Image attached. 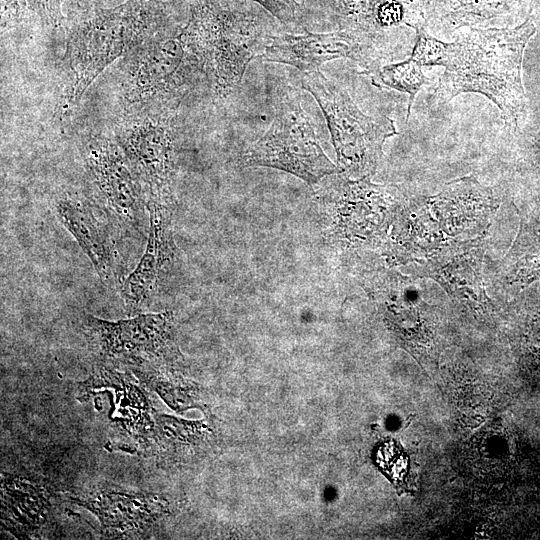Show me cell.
<instances>
[{
  "mask_svg": "<svg viewBox=\"0 0 540 540\" xmlns=\"http://www.w3.org/2000/svg\"><path fill=\"white\" fill-rule=\"evenodd\" d=\"M535 32L527 18L513 28H472L451 42L435 89L438 103L447 104L461 93L482 94L498 107L507 126L521 127L528 112L523 55Z\"/></svg>",
  "mask_w": 540,
  "mask_h": 540,
  "instance_id": "1",
  "label": "cell"
},
{
  "mask_svg": "<svg viewBox=\"0 0 540 540\" xmlns=\"http://www.w3.org/2000/svg\"><path fill=\"white\" fill-rule=\"evenodd\" d=\"M167 26L163 0H126L73 27L64 55L68 78L62 109L70 111L112 62Z\"/></svg>",
  "mask_w": 540,
  "mask_h": 540,
  "instance_id": "2",
  "label": "cell"
},
{
  "mask_svg": "<svg viewBox=\"0 0 540 540\" xmlns=\"http://www.w3.org/2000/svg\"><path fill=\"white\" fill-rule=\"evenodd\" d=\"M301 83L324 114L341 173L351 179L370 178L386 139L398 133L394 121L363 113L348 92L320 70L303 73Z\"/></svg>",
  "mask_w": 540,
  "mask_h": 540,
  "instance_id": "3",
  "label": "cell"
},
{
  "mask_svg": "<svg viewBox=\"0 0 540 540\" xmlns=\"http://www.w3.org/2000/svg\"><path fill=\"white\" fill-rule=\"evenodd\" d=\"M122 94L126 107H179L204 69L182 30H165L124 56Z\"/></svg>",
  "mask_w": 540,
  "mask_h": 540,
  "instance_id": "4",
  "label": "cell"
},
{
  "mask_svg": "<svg viewBox=\"0 0 540 540\" xmlns=\"http://www.w3.org/2000/svg\"><path fill=\"white\" fill-rule=\"evenodd\" d=\"M115 141L138 181L145 202L173 205L174 128L178 107H125Z\"/></svg>",
  "mask_w": 540,
  "mask_h": 540,
  "instance_id": "5",
  "label": "cell"
},
{
  "mask_svg": "<svg viewBox=\"0 0 540 540\" xmlns=\"http://www.w3.org/2000/svg\"><path fill=\"white\" fill-rule=\"evenodd\" d=\"M181 30L212 90L222 97L237 88L248 64L269 44L252 26L210 4L195 7Z\"/></svg>",
  "mask_w": 540,
  "mask_h": 540,
  "instance_id": "6",
  "label": "cell"
},
{
  "mask_svg": "<svg viewBox=\"0 0 540 540\" xmlns=\"http://www.w3.org/2000/svg\"><path fill=\"white\" fill-rule=\"evenodd\" d=\"M242 161L288 172L310 186L341 172L323 151L310 117L292 97L277 105L270 127L244 151Z\"/></svg>",
  "mask_w": 540,
  "mask_h": 540,
  "instance_id": "7",
  "label": "cell"
},
{
  "mask_svg": "<svg viewBox=\"0 0 540 540\" xmlns=\"http://www.w3.org/2000/svg\"><path fill=\"white\" fill-rule=\"evenodd\" d=\"M380 34L344 29L327 33L275 36L261 58L267 62L293 66L303 73L319 70L335 59H348L370 76L382 67L386 58Z\"/></svg>",
  "mask_w": 540,
  "mask_h": 540,
  "instance_id": "8",
  "label": "cell"
},
{
  "mask_svg": "<svg viewBox=\"0 0 540 540\" xmlns=\"http://www.w3.org/2000/svg\"><path fill=\"white\" fill-rule=\"evenodd\" d=\"M84 325L93 349L107 362L132 367L164 365L174 354L170 312L138 314L118 321L87 315Z\"/></svg>",
  "mask_w": 540,
  "mask_h": 540,
  "instance_id": "9",
  "label": "cell"
},
{
  "mask_svg": "<svg viewBox=\"0 0 540 540\" xmlns=\"http://www.w3.org/2000/svg\"><path fill=\"white\" fill-rule=\"evenodd\" d=\"M84 161L93 194L109 217L122 227L139 229L145 198L116 141L92 137L84 148Z\"/></svg>",
  "mask_w": 540,
  "mask_h": 540,
  "instance_id": "10",
  "label": "cell"
},
{
  "mask_svg": "<svg viewBox=\"0 0 540 540\" xmlns=\"http://www.w3.org/2000/svg\"><path fill=\"white\" fill-rule=\"evenodd\" d=\"M416 278L386 271L379 275L372 295L405 348L418 359H433L434 307L423 299Z\"/></svg>",
  "mask_w": 540,
  "mask_h": 540,
  "instance_id": "11",
  "label": "cell"
},
{
  "mask_svg": "<svg viewBox=\"0 0 540 540\" xmlns=\"http://www.w3.org/2000/svg\"><path fill=\"white\" fill-rule=\"evenodd\" d=\"M483 238L451 241L416 263L414 275L430 278L464 307L488 314L491 301L483 278Z\"/></svg>",
  "mask_w": 540,
  "mask_h": 540,
  "instance_id": "12",
  "label": "cell"
},
{
  "mask_svg": "<svg viewBox=\"0 0 540 540\" xmlns=\"http://www.w3.org/2000/svg\"><path fill=\"white\" fill-rule=\"evenodd\" d=\"M148 240L135 269L124 279L120 294L130 311L141 309L155 296L175 257L172 205L148 202Z\"/></svg>",
  "mask_w": 540,
  "mask_h": 540,
  "instance_id": "13",
  "label": "cell"
},
{
  "mask_svg": "<svg viewBox=\"0 0 540 540\" xmlns=\"http://www.w3.org/2000/svg\"><path fill=\"white\" fill-rule=\"evenodd\" d=\"M60 222L75 238L107 286L118 281V256L108 225L91 206L75 198H62L56 204Z\"/></svg>",
  "mask_w": 540,
  "mask_h": 540,
  "instance_id": "14",
  "label": "cell"
},
{
  "mask_svg": "<svg viewBox=\"0 0 540 540\" xmlns=\"http://www.w3.org/2000/svg\"><path fill=\"white\" fill-rule=\"evenodd\" d=\"M433 0H341L350 30L382 35V31L408 26H427Z\"/></svg>",
  "mask_w": 540,
  "mask_h": 540,
  "instance_id": "15",
  "label": "cell"
},
{
  "mask_svg": "<svg viewBox=\"0 0 540 540\" xmlns=\"http://www.w3.org/2000/svg\"><path fill=\"white\" fill-rule=\"evenodd\" d=\"M499 274L504 286L518 290L540 279V202L521 214L518 233Z\"/></svg>",
  "mask_w": 540,
  "mask_h": 540,
  "instance_id": "16",
  "label": "cell"
},
{
  "mask_svg": "<svg viewBox=\"0 0 540 540\" xmlns=\"http://www.w3.org/2000/svg\"><path fill=\"white\" fill-rule=\"evenodd\" d=\"M525 0H433L429 20L445 31L471 27L511 13ZM427 22V24H428Z\"/></svg>",
  "mask_w": 540,
  "mask_h": 540,
  "instance_id": "17",
  "label": "cell"
},
{
  "mask_svg": "<svg viewBox=\"0 0 540 540\" xmlns=\"http://www.w3.org/2000/svg\"><path fill=\"white\" fill-rule=\"evenodd\" d=\"M145 497L107 494L87 505L99 515L108 529H138L157 517V506L148 505Z\"/></svg>",
  "mask_w": 540,
  "mask_h": 540,
  "instance_id": "18",
  "label": "cell"
},
{
  "mask_svg": "<svg viewBox=\"0 0 540 540\" xmlns=\"http://www.w3.org/2000/svg\"><path fill=\"white\" fill-rule=\"evenodd\" d=\"M421 67L415 60L409 58L402 62L384 65L370 75L373 85L408 94L406 122L410 117L412 105L418 92L425 84L429 83V79L424 75Z\"/></svg>",
  "mask_w": 540,
  "mask_h": 540,
  "instance_id": "19",
  "label": "cell"
},
{
  "mask_svg": "<svg viewBox=\"0 0 540 540\" xmlns=\"http://www.w3.org/2000/svg\"><path fill=\"white\" fill-rule=\"evenodd\" d=\"M416 40L410 58L420 66H445L449 56L450 43L431 36L426 28L415 30Z\"/></svg>",
  "mask_w": 540,
  "mask_h": 540,
  "instance_id": "20",
  "label": "cell"
},
{
  "mask_svg": "<svg viewBox=\"0 0 540 540\" xmlns=\"http://www.w3.org/2000/svg\"><path fill=\"white\" fill-rule=\"evenodd\" d=\"M18 8L35 13L41 21L52 27H59L63 21L62 6L65 0H12Z\"/></svg>",
  "mask_w": 540,
  "mask_h": 540,
  "instance_id": "21",
  "label": "cell"
},
{
  "mask_svg": "<svg viewBox=\"0 0 540 540\" xmlns=\"http://www.w3.org/2000/svg\"><path fill=\"white\" fill-rule=\"evenodd\" d=\"M525 340L528 348L540 354V309L531 318Z\"/></svg>",
  "mask_w": 540,
  "mask_h": 540,
  "instance_id": "22",
  "label": "cell"
},
{
  "mask_svg": "<svg viewBox=\"0 0 540 540\" xmlns=\"http://www.w3.org/2000/svg\"><path fill=\"white\" fill-rule=\"evenodd\" d=\"M264 5L271 13L282 21H289L292 17L291 9L282 0H256Z\"/></svg>",
  "mask_w": 540,
  "mask_h": 540,
  "instance_id": "23",
  "label": "cell"
},
{
  "mask_svg": "<svg viewBox=\"0 0 540 540\" xmlns=\"http://www.w3.org/2000/svg\"><path fill=\"white\" fill-rule=\"evenodd\" d=\"M533 156L537 168L540 171V130L534 137L533 141Z\"/></svg>",
  "mask_w": 540,
  "mask_h": 540,
  "instance_id": "24",
  "label": "cell"
}]
</instances>
